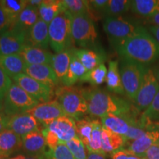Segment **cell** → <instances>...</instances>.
<instances>
[{
  "label": "cell",
  "mask_w": 159,
  "mask_h": 159,
  "mask_svg": "<svg viewBox=\"0 0 159 159\" xmlns=\"http://www.w3.org/2000/svg\"><path fill=\"white\" fill-rule=\"evenodd\" d=\"M22 148L21 137L10 130L0 134V156L7 158Z\"/></svg>",
  "instance_id": "ffe728a7"
},
{
  "label": "cell",
  "mask_w": 159,
  "mask_h": 159,
  "mask_svg": "<svg viewBox=\"0 0 159 159\" xmlns=\"http://www.w3.org/2000/svg\"><path fill=\"white\" fill-rule=\"evenodd\" d=\"M41 132H42V134L45 137L49 149L55 148V147H57L61 143L57 135L53 132H52V131L49 130L47 128H43Z\"/></svg>",
  "instance_id": "60d3db41"
},
{
  "label": "cell",
  "mask_w": 159,
  "mask_h": 159,
  "mask_svg": "<svg viewBox=\"0 0 159 159\" xmlns=\"http://www.w3.org/2000/svg\"><path fill=\"white\" fill-rule=\"evenodd\" d=\"M39 102L13 83L4 98V113L9 116L23 114L39 104Z\"/></svg>",
  "instance_id": "ba28073f"
},
{
  "label": "cell",
  "mask_w": 159,
  "mask_h": 159,
  "mask_svg": "<svg viewBox=\"0 0 159 159\" xmlns=\"http://www.w3.org/2000/svg\"><path fill=\"white\" fill-rule=\"evenodd\" d=\"M158 91L159 82L155 76L153 69L148 67L145 72L142 85L133 102L137 111L143 113L148 109Z\"/></svg>",
  "instance_id": "9c48e42d"
},
{
  "label": "cell",
  "mask_w": 159,
  "mask_h": 159,
  "mask_svg": "<svg viewBox=\"0 0 159 159\" xmlns=\"http://www.w3.org/2000/svg\"><path fill=\"white\" fill-rule=\"evenodd\" d=\"M42 125L36 119L27 113L9 116L7 130H10L20 136H23L34 131L42 130Z\"/></svg>",
  "instance_id": "5bb4252c"
},
{
  "label": "cell",
  "mask_w": 159,
  "mask_h": 159,
  "mask_svg": "<svg viewBox=\"0 0 159 159\" xmlns=\"http://www.w3.org/2000/svg\"><path fill=\"white\" fill-rule=\"evenodd\" d=\"M114 49L120 57L146 66L159 58V43L143 26L136 34L115 46Z\"/></svg>",
  "instance_id": "6da1fadb"
},
{
  "label": "cell",
  "mask_w": 159,
  "mask_h": 159,
  "mask_svg": "<svg viewBox=\"0 0 159 159\" xmlns=\"http://www.w3.org/2000/svg\"><path fill=\"white\" fill-rule=\"evenodd\" d=\"M144 159H159V143L152 145L142 156Z\"/></svg>",
  "instance_id": "7bdbcfd3"
},
{
  "label": "cell",
  "mask_w": 159,
  "mask_h": 159,
  "mask_svg": "<svg viewBox=\"0 0 159 159\" xmlns=\"http://www.w3.org/2000/svg\"><path fill=\"white\" fill-rule=\"evenodd\" d=\"M94 119L85 116L75 121L76 123L77 136L80 139L86 147L90 141L91 133L94 128Z\"/></svg>",
  "instance_id": "d6a6232c"
},
{
  "label": "cell",
  "mask_w": 159,
  "mask_h": 159,
  "mask_svg": "<svg viewBox=\"0 0 159 159\" xmlns=\"http://www.w3.org/2000/svg\"><path fill=\"white\" fill-rule=\"evenodd\" d=\"M148 67L150 66L120 57L119 68L123 89L125 94L132 102L136 98Z\"/></svg>",
  "instance_id": "5b68a950"
},
{
  "label": "cell",
  "mask_w": 159,
  "mask_h": 159,
  "mask_svg": "<svg viewBox=\"0 0 159 159\" xmlns=\"http://www.w3.org/2000/svg\"><path fill=\"white\" fill-rule=\"evenodd\" d=\"M143 22L148 26H159V13L154 16L143 19Z\"/></svg>",
  "instance_id": "bcb514c9"
},
{
  "label": "cell",
  "mask_w": 159,
  "mask_h": 159,
  "mask_svg": "<svg viewBox=\"0 0 159 159\" xmlns=\"http://www.w3.org/2000/svg\"><path fill=\"white\" fill-rule=\"evenodd\" d=\"M81 89L88 105L89 114L91 116L102 118L112 114L122 117L136 109L134 105H131L125 99L114 96L97 86L91 85Z\"/></svg>",
  "instance_id": "7a4b0ae2"
},
{
  "label": "cell",
  "mask_w": 159,
  "mask_h": 159,
  "mask_svg": "<svg viewBox=\"0 0 159 159\" xmlns=\"http://www.w3.org/2000/svg\"><path fill=\"white\" fill-rule=\"evenodd\" d=\"M131 1L130 0H108L103 16L120 17L130 11Z\"/></svg>",
  "instance_id": "4dcf8cb0"
},
{
  "label": "cell",
  "mask_w": 159,
  "mask_h": 159,
  "mask_svg": "<svg viewBox=\"0 0 159 159\" xmlns=\"http://www.w3.org/2000/svg\"><path fill=\"white\" fill-rule=\"evenodd\" d=\"M129 155L128 151L122 148L112 154V159H128Z\"/></svg>",
  "instance_id": "f6af8a7d"
},
{
  "label": "cell",
  "mask_w": 159,
  "mask_h": 159,
  "mask_svg": "<svg viewBox=\"0 0 159 159\" xmlns=\"http://www.w3.org/2000/svg\"><path fill=\"white\" fill-rule=\"evenodd\" d=\"M4 113V104H3V100L0 99V114Z\"/></svg>",
  "instance_id": "db71d44e"
},
{
  "label": "cell",
  "mask_w": 159,
  "mask_h": 159,
  "mask_svg": "<svg viewBox=\"0 0 159 159\" xmlns=\"http://www.w3.org/2000/svg\"><path fill=\"white\" fill-rule=\"evenodd\" d=\"M65 11L71 15H88L91 16V6L89 1L85 0H63Z\"/></svg>",
  "instance_id": "836d02e7"
},
{
  "label": "cell",
  "mask_w": 159,
  "mask_h": 159,
  "mask_svg": "<svg viewBox=\"0 0 159 159\" xmlns=\"http://www.w3.org/2000/svg\"><path fill=\"white\" fill-rule=\"evenodd\" d=\"M6 157H3V156H0V159H5Z\"/></svg>",
  "instance_id": "9f6ffc18"
},
{
  "label": "cell",
  "mask_w": 159,
  "mask_h": 159,
  "mask_svg": "<svg viewBox=\"0 0 159 159\" xmlns=\"http://www.w3.org/2000/svg\"><path fill=\"white\" fill-rule=\"evenodd\" d=\"M27 5L28 0H0V6L11 18L13 23Z\"/></svg>",
  "instance_id": "1f68e13d"
},
{
  "label": "cell",
  "mask_w": 159,
  "mask_h": 159,
  "mask_svg": "<svg viewBox=\"0 0 159 159\" xmlns=\"http://www.w3.org/2000/svg\"><path fill=\"white\" fill-rule=\"evenodd\" d=\"M45 128L56 134L61 143H66L77 137L75 120L69 116L59 117Z\"/></svg>",
  "instance_id": "9a60e30c"
},
{
  "label": "cell",
  "mask_w": 159,
  "mask_h": 159,
  "mask_svg": "<svg viewBox=\"0 0 159 159\" xmlns=\"http://www.w3.org/2000/svg\"><path fill=\"white\" fill-rule=\"evenodd\" d=\"M0 35H1V34H0Z\"/></svg>",
  "instance_id": "6f0895ef"
},
{
  "label": "cell",
  "mask_w": 159,
  "mask_h": 159,
  "mask_svg": "<svg viewBox=\"0 0 159 159\" xmlns=\"http://www.w3.org/2000/svg\"><path fill=\"white\" fill-rule=\"evenodd\" d=\"M55 94L66 116L76 121L89 114L87 102L80 87L60 85L55 89Z\"/></svg>",
  "instance_id": "3957f363"
},
{
  "label": "cell",
  "mask_w": 159,
  "mask_h": 159,
  "mask_svg": "<svg viewBox=\"0 0 159 159\" xmlns=\"http://www.w3.org/2000/svg\"><path fill=\"white\" fill-rule=\"evenodd\" d=\"M12 80L39 102H46L51 101L55 94L54 89L32 78L26 74L17 75Z\"/></svg>",
  "instance_id": "30bf717a"
},
{
  "label": "cell",
  "mask_w": 159,
  "mask_h": 159,
  "mask_svg": "<svg viewBox=\"0 0 159 159\" xmlns=\"http://www.w3.org/2000/svg\"><path fill=\"white\" fill-rule=\"evenodd\" d=\"M86 159H106L105 155L102 152H94L88 151V156Z\"/></svg>",
  "instance_id": "c3c4849f"
},
{
  "label": "cell",
  "mask_w": 159,
  "mask_h": 159,
  "mask_svg": "<svg viewBox=\"0 0 159 159\" xmlns=\"http://www.w3.org/2000/svg\"><path fill=\"white\" fill-rule=\"evenodd\" d=\"M27 63L19 54L0 57V68L13 79L21 74H25Z\"/></svg>",
  "instance_id": "44dd1931"
},
{
  "label": "cell",
  "mask_w": 159,
  "mask_h": 159,
  "mask_svg": "<svg viewBox=\"0 0 159 159\" xmlns=\"http://www.w3.org/2000/svg\"><path fill=\"white\" fill-rule=\"evenodd\" d=\"M27 32L11 27L0 35V57L19 54L27 44Z\"/></svg>",
  "instance_id": "8fae6325"
},
{
  "label": "cell",
  "mask_w": 159,
  "mask_h": 159,
  "mask_svg": "<svg viewBox=\"0 0 159 159\" xmlns=\"http://www.w3.org/2000/svg\"><path fill=\"white\" fill-rule=\"evenodd\" d=\"M47 159H76L65 143H60L53 149H49L45 152Z\"/></svg>",
  "instance_id": "74e56055"
},
{
  "label": "cell",
  "mask_w": 159,
  "mask_h": 159,
  "mask_svg": "<svg viewBox=\"0 0 159 159\" xmlns=\"http://www.w3.org/2000/svg\"><path fill=\"white\" fill-rule=\"evenodd\" d=\"M19 55H21V56L23 57L25 63L29 65H51L54 56L47 49L33 47L28 44H26L24 47Z\"/></svg>",
  "instance_id": "d6986e66"
},
{
  "label": "cell",
  "mask_w": 159,
  "mask_h": 159,
  "mask_svg": "<svg viewBox=\"0 0 159 159\" xmlns=\"http://www.w3.org/2000/svg\"><path fill=\"white\" fill-rule=\"evenodd\" d=\"M130 11L143 19L152 17L159 13V0L131 1Z\"/></svg>",
  "instance_id": "d4e9b609"
},
{
  "label": "cell",
  "mask_w": 159,
  "mask_h": 159,
  "mask_svg": "<svg viewBox=\"0 0 159 159\" xmlns=\"http://www.w3.org/2000/svg\"><path fill=\"white\" fill-rule=\"evenodd\" d=\"M108 69L104 63H102L91 71H88L83 82L90 83L92 86H97L102 84L106 80Z\"/></svg>",
  "instance_id": "d590c367"
},
{
  "label": "cell",
  "mask_w": 159,
  "mask_h": 159,
  "mask_svg": "<svg viewBox=\"0 0 159 159\" xmlns=\"http://www.w3.org/2000/svg\"><path fill=\"white\" fill-rule=\"evenodd\" d=\"M26 113L36 119L42 125L43 128L47 127L59 117L66 116L57 100L39 103Z\"/></svg>",
  "instance_id": "7c38bea8"
},
{
  "label": "cell",
  "mask_w": 159,
  "mask_h": 159,
  "mask_svg": "<svg viewBox=\"0 0 159 159\" xmlns=\"http://www.w3.org/2000/svg\"><path fill=\"white\" fill-rule=\"evenodd\" d=\"M142 115L153 122L159 120V91L148 108L142 113Z\"/></svg>",
  "instance_id": "f35d334b"
},
{
  "label": "cell",
  "mask_w": 159,
  "mask_h": 159,
  "mask_svg": "<svg viewBox=\"0 0 159 159\" xmlns=\"http://www.w3.org/2000/svg\"><path fill=\"white\" fill-rule=\"evenodd\" d=\"M148 30L159 43V26H148Z\"/></svg>",
  "instance_id": "7dc6e473"
},
{
  "label": "cell",
  "mask_w": 159,
  "mask_h": 159,
  "mask_svg": "<svg viewBox=\"0 0 159 159\" xmlns=\"http://www.w3.org/2000/svg\"><path fill=\"white\" fill-rule=\"evenodd\" d=\"M71 35L74 43L83 49L94 47L97 33L92 19L88 15H71Z\"/></svg>",
  "instance_id": "52a82bcc"
},
{
  "label": "cell",
  "mask_w": 159,
  "mask_h": 159,
  "mask_svg": "<svg viewBox=\"0 0 159 159\" xmlns=\"http://www.w3.org/2000/svg\"><path fill=\"white\" fill-rule=\"evenodd\" d=\"M67 148L76 159H86L88 156V150L78 137H75L69 142L65 143Z\"/></svg>",
  "instance_id": "8d00e7d4"
},
{
  "label": "cell",
  "mask_w": 159,
  "mask_h": 159,
  "mask_svg": "<svg viewBox=\"0 0 159 159\" xmlns=\"http://www.w3.org/2000/svg\"><path fill=\"white\" fill-rule=\"evenodd\" d=\"M9 120V116H7L5 113L0 114V134L7 130V123Z\"/></svg>",
  "instance_id": "ee69618b"
},
{
  "label": "cell",
  "mask_w": 159,
  "mask_h": 159,
  "mask_svg": "<svg viewBox=\"0 0 159 159\" xmlns=\"http://www.w3.org/2000/svg\"><path fill=\"white\" fill-rule=\"evenodd\" d=\"M72 54L80 60L89 71L103 63L104 56L98 51L89 49H71Z\"/></svg>",
  "instance_id": "603a6c76"
},
{
  "label": "cell",
  "mask_w": 159,
  "mask_h": 159,
  "mask_svg": "<svg viewBox=\"0 0 159 159\" xmlns=\"http://www.w3.org/2000/svg\"><path fill=\"white\" fill-rule=\"evenodd\" d=\"M125 140L121 135L111 132L102 127V153L113 154L124 148Z\"/></svg>",
  "instance_id": "cb8c5ba5"
},
{
  "label": "cell",
  "mask_w": 159,
  "mask_h": 159,
  "mask_svg": "<svg viewBox=\"0 0 159 159\" xmlns=\"http://www.w3.org/2000/svg\"><path fill=\"white\" fill-rule=\"evenodd\" d=\"M64 11V5L61 0H43L39 7L40 19L48 25L60 13Z\"/></svg>",
  "instance_id": "484cf974"
},
{
  "label": "cell",
  "mask_w": 159,
  "mask_h": 159,
  "mask_svg": "<svg viewBox=\"0 0 159 159\" xmlns=\"http://www.w3.org/2000/svg\"><path fill=\"white\" fill-rule=\"evenodd\" d=\"M13 80L0 68V99L4 100L7 91L13 84Z\"/></svg>",
  "instance_id": "ab89813d"
},
{
  "label": "cell",
  "mask_w": 159,
  "mask_h": 159,
  "mask_svg": "<svg viewBox=\"0 0 159 159\" xmlns=\"http://www.w3.org/2000/svg\"><path fill=\"white\" fill-rule=\"evenodd\" d=\"M105 82L107 88L110 92L119 95H124L125 94L119 72L118 61H111L109 62Z\"/></svg>",
  "instance_id": "83f0119b"
},
{
  "label": "cell",
  "mask_w": 159,
  "mask_h": 159,
  "mask_svg": "<svg viewBox=\"0 0 159 159\" xmlns=\"http://www.w3.org/2000/svg\"><path fill=\"white\" fill-rule=\"evenodd\" d=\"M159 143V122L156 124L142 137L134 141L126 142L124 149L129 153L142 157L152 145Z\"/></svg>",
  "instance_id": "4fadbf2b"
},
{
  "label": "cell",
  "mask_w": 159,
  "mask_h": 159,
  "mask_svg": "<svg viewBox=\"0 0 159 159\" xmlns=\"http://www.w3.org/2000/svg\"><path fill=\"white\" fill-rule=\"evenodd\" d=\"M27 44L43 49L49 45V25L40 19L27 32Z\"/></svg>",
  "instance_id": "e0dca14e"
},
{
  "label": "cell",
  "mask_w": 159,
  "mask_h": 159,
  "mask_svg": "<svg viewBox=\"0 0 159 159\" xmlns=\"http://www.w3.org/2000/svg\"><path fill=\"white\" fill-rule=\"evenodd\" d=\"M13 20L0 6V34L7 31L13 25Z\"/></svg>",
  "instance_id": "b9f144b4"
},
{
  "label": "cell",
  "mask_w": 159,
  "mask_h": 159,
  "mask_svg": "<svg viewBox=\"0 0 159 159\" xmlns=\"http://www.w3.org/2000/svg\"><path fill=\"white\" fill-rule=\"evenodd\" d=\"M71 57L72 52L71 49L57 53L53 56L51 66L58 80L60 85H63V81L70 66Z\"/></svg>",
  "instance_id": "7402d4cb"
},
{
  "label": "cell",
  "mask_w": 159,
  "mask_h": 159,
  "mask_svg": "<svg viewBox=\"0 0 159 159\" xmlns=\"http://www.w3.org/2000/svg\"><path fill=\"white\" fill-rule=\"evenodd\" d=\"M25 159H47L45 153L41 155H27Z\"/></svg>",
  "instance_id": "681fc988"
},
{
  "label": "cell",
  "mask_w": 159,
  "mask_h": 159,
  "mask_svg": "<svg viewBox=\"0 0 159 159\" xmlns=\"http://www.w3.org/2000/svg\"><path fill=\"white\" fill-rule=\"evenodd\" d=\"M128 159H144V158H142V157L136 156H134V155H131V154H130V155H129Z\"/></svg>",
  "instance_id": "f5cc1de1"
},
{
  "label": "cell",
  "mask_w": 159,
  "mask_h": 159,
  "mask_svg": "<svg viewBox=\"0 0 159 159\" xmlns=\"http://www.w3.org/2000/svg\"><path fill=\"white\" fill-rule=\"evenodd\" d=\"M102 125L101 122L94 119V128L90 141L89 144L86 146V148L89 152H102Z\"/></svg>",
  "instance_id": "e575fe53"
},
{
  "label": "cell",
  "mask_w": 159,
  "mask_h": 159,
  "mask_svg": "<svg viewBox=\"0 0 159 159\" xmlns=\"http://www.w3.org/2000/svg\"><path fill=\"white\" fill-rule=\"evenodd\" d=\"M71 21L70 13L64 11L49 25V45L56 54L73 48L74 41L71 35Z\"/></svg>",
  "instance_id": "277c9868"
},
{
  "label": "cell",
  "mask_w": 159,
  "mask_h": 159,
  "mask_svg": "<svg viewBox=\"0 0 159 159\" xmlns=\"http://www.w3.org/2000/svg\"><path fill=\"white\" fill-rule=\"evenodd\" d=\"M88 71L86 68L80 61V60L72 54L70 66L63 81V85L73 86L78 81H82Z\"/></svg>",
  "instance_id": "f1b7e54d"
},
{
  "label": "cell",
  "mask_w": 159,
  "mask_h": 159,
  "mask_svg": "<svg viewBox=\"0 0 159 159\" xmlns=\"http://www.w3.org/2000/svg\"><path fill=\"white\" fill-rule=\"evenodd\" d=\"M22 150L27 155L44 154L47 150V141L41 130L34 131L21 136Z\"/></svg>",
  "instance_id": "ac0fdd59"
},
{
  "label": "cell",
  "mask_w": 159,
  "mask_h": 159,
  "mask_svg": "<svg viewBox=\"0 0 159 159\" xmlns=\"http://www.w3.org/2000/svg\"><path fill=\"white\" fill-rule=\"evenodd\" d=\"M39 19V7L28 5L20 13L11 27H18V28L28 32L29 30L33 26H34Z\"/></svg>",
  "instance_id": "4316f807"
},
{
  "label": "cell",
  "mask_w": 159,
  "mask_h": 159,
  "mask_svg": "<svg viewBox=\"0 0 159 159\" xmlns=\"http://www.w3.org/2000/svg\"><path fill=\"white\" fill-rule=\"evenodd\" d=\"M42 2V0H28V5L39 7Z\"/></svg>",
  "instance_id": "f907efd6"
},
{
  "label": "cell",
  "mask_w": 159,
  "mask_h": 159,
  "mask_svg": "<svg viewBox=\"0 0 159 159\" xmlns=\"http://www.w3.org/2000/svg\"><path fill=\"white\" fill-rule=\"evenodd\" d=\"M153 71H154L155 76H156V79L158 80V81L159 82V63H158V65L156 66V68H155Z\"/></svg>",
  "instance_id": "816d5d0a"
},
{
  "label": "cell",
  "mask_w": 159,
  "mask_h": 159,
  "mask_svg": "<svg viewBox=\"0 0 159 159\" xmlns=\"http://www.w3.org/2000/svg\"><path fill=\"white\" fill-rule=\"evenodd\" d=\"M25 74L54 89L55 90L60 86L58 80L51 65L27 64L25 67Z\"/></svg>",
  "instance_id": "2e32d148"
},
{
  "label": "cell",
  "mask_w": 159,
  "mask_h": 159,
  "mask_svg": "<svg viewBox=\"0 0 159 159\" xmlns=\"http://www.w3.org/2000/svg\"><path fill=\"white\" fill-rule=\"evenodd\" d=\"M142 26L135 21L120 17H107L103 23V29L113 47L132 37Z\"/></svg>",
  "instance_id": "8992f818"
},
{
  "label": "cell",
  "mask_w": 159,
  "mask_h": 159,
  "mask_svg": "<svg viewBox=\"0 0 159 159\" xmlns=\"http://www.w3.org/2000/svg\"><path fill=\"white\" fill-rule=\"evenodd\" d=\"M25 156H22V155H20V156H18L16 157H15V158H10V159H25Z\"/></svg>",
  "instance_id": "11a10c76"
},
{
  "label": "cell",
  "mask_w": 159,
  "mask_h": 159,
  "mask_svg": "<svg viewBox=\"0 0 159 159\" xmlns=\"http://www.w3.org/2000/svg\"><path fill=\"white\" fill-rule=\"evenodd\" d=\"M101 123L105 128L122 136L128 133L130 128L129 123L124 118L112 114L102 117Z\"/></svg>",
  "instance_id": "f546056e"
}]
</instances>
